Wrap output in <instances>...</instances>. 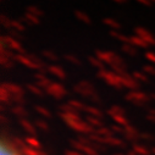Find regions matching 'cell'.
Listing matches in <instances>:
<instances>
[{"label":"cell","mask_w":155,"mask_h":155,"mask_svg":"<svg viewBox=\"0 0 155 155\" xmlns=\"http://www.w3.org/2000/svg\"><path fill=\"white\" fill-rule=\"evenodd\" d=\"M0 155H23L20 148L10 141H3L0 145Z\"/></svg>","instance_id":"cell-1"}]
</instances>
